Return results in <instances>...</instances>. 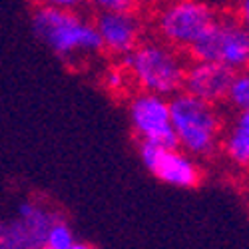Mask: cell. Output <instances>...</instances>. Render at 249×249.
I'll return each mask as SVG.
<instances>
[{"instance_id": "1", "label": "cell", "mask_w": 249, "mask_h": 249, "mask_svg": "<svg viewBox=\"0 0 249 249\" xmlns=\"http://www.w3.org/2000/svg\"><path fill=\"white\" fill-rule=\"evenodd\" d=\"M32 28L40 42L66 62H84L104 50L96 22L70 8L40 4L32 14Z\"/></svg>"}, {"instance_id": "2", "label": "cell", "mask_w": 249, "mask_h": 249, "mask_svg": "<svg viewBox=\"0 0 249 249\" xmlns=\"http://www.w3.org/2000/svg\"><path fill=\"white\" fill-rule=\"evenodd\" d=\"M124 58L130 80L140 90L176 96L183 88L188 66L178 48L165 40H143Z\"/></svg>"}, {"instance_id": "3", "label": "cell", "mask_w": 249, "mask_h": 249, "mask_svg": "<svg viewBox=\"0 0 249 249\" xmlns=\"http://www.w3.org/2000/svg\"><path fill=\"white\" fill-rule=\"evenodd\" d=\"M170 108L179 148L196 158H205L221 146L223 122L215 104L183 90L170 100Z\"/></svg>"}, {"instance_id": "4", "label": "cell", "mask_w": 249, "mask_h": 249, "mask_svg": "<svg viewBox=\"0 0 249 249\" xmlns=\"http://www.w3.org/2000/svg\"><path fill=\"white\" fill-rule=\"evenodd\" d=\"M194 60L219 62L241 72L249 68V30L239 18L217 16L213 24L203 32V36L190 48Z\"/></svg>"}, {"instance_id": "5", "label": "cell", "mask_w": 249, "mask_h": 249, "mask_svg": "<svg viewBox=\"0 0 249 249\" xmlns=\"http://www.w3.org/2000/svg\"><path fill=\"white\" fill-rule=\"evenodd\" d=\"M217 18L203 0H172L160 8L156 28L161 40L176 48H192Z\"/></svg>"}, {"instance_id": "6", "label": "cell", "mask_w": 249, "mask_h": 249, "mask_svg": "<svg viewBox=\"0 0 249 249\" xmlns=\"http://www.w3.org/2000/svg\"><path fill=\"white\" fill-rule=\"evenodd\" d=\"M128 116L140 142L158 146H179L172 124V108L165 96L142 90L130 100Z\"/></svg>"}, {"instance_id": "7", "label": "cell", "mask_w": 249, "mask_h": 249, "mask_svg": "<svg viewBox=\"0 0 249 249\" xmlns=\"http://www.w3.org/2000/svg\"><path fill=\"white\" fill-rule=\"evenodd\" d=\"M194 158L196 156L179 146H158L146 142H142L140 146V160L146 170L174 188H196L199 183L201 172Z\"/></svg>"}, {"instance_id": "8", "label": "cell", "mask_w": 249, "mask_h": 249, "mask_svg": "<svg viewBox=\"0 0 249 249\" xmlns=\"http://www.w3.org/2000/svg\"><path fill=\"white\" fill-rule=\"evenodd\" d=\"M56 219H60L58 213L50 212L48 207L34 201H22L18 205L16 217L4 221L2 233H0V245L6 249L46 247L48 230Z\"/></svg>"}, {"instance_id": "9", "label": "cell", "mask_w": 249, "mask_h": 249, "mask_svg": "<svg viewBox=\"0 0 249 249\" xmlns=\"http://www.w3.org/2000/svg\"><path fill=\"white\" fill-rule=\"evenodd\" d=\"M94 22L104 50L114 56H128L142 42V24L132 10L98 12Z\"/></svg>"}, {"instance_id": "10", "label": "cell", "mask_w": 249, "mask_h": 249, "mask_svg": "<svg viewBox=\"0 0 249 249\" xmlns=\"http://www.w3.org/2000/svg\"><path fill=\"white\" fill-rule=\"evenodd\" d=\"M233 76L235 72L219 62L194 60V64L188 66V72H185L183 90L205 102L219 104L230 96Z\"/></svg>"}, {"instance_id": "11", "label": "cell", "mask_w": 249, "mask_h": 249, "mask_svg": "<svg viewBox=\"0 0 249 249\" xmlns=\"http://www.w3.org/2000/svg\"><path fill=\"white\" fill-rule=\"evenodd\" d=\"M221 152L233 165L249 170V110L237 112L221 138Z\"/></svg>"}, {"instance_id": "12", "label": "cell", "mask_w": 249, "mask_h": 249, "mask_svg": "<svg viewBox=\"0 0 249 249\" xmlns=\"http://www.w3.org/2000/svg\"><path fill=\"white\" fill-rule=\"evenodd\" d=\"M46 247L48 249H80V247H86V245L76 239L72 227L66 221L56 219L48 230Z\"/></svg>"}, {"instance_id": "13", "label": "cell", "mask_w": 249, "mask_h": 249, "mask_svg": "<svg viewBox=\"0 0 249 249\" xmlns=\"http://www.w3.org/2000/svg\"><path fill=\"white\" fill-rule=\"evenodd\" d=\"M227 102H230L237 112L249 110V68L241 70V72H235Z\"/></svg>"}, {"instance_id": "14", "label": "cell", "mask_w": 249, "mask_h": 249, "mask_svg": "<svg viewBox=\"0 0 249 249\" xmlns=\"http://www.w3.org/2000/svg\"><path fill=\"white\" fill-rule=\"evenodd\" d=\"M86 2L98 12H110V10H132L136 0H86Z\"/></svg>"}, {"instance_id": "15", "label": "cell", "mask_w": 249, "mask_h": 249, "mask_svg": "<svg viewBox=\"0 0 249 249\" xmlns=\"http://www.w3.org/2000/svg\"><path fill=\"white\" fill-rule=\"evenodd\" d=\"M128 78H130L128 70L112 68V70H108V72H106V78H104V80H106L108 90H112V92H122L124 88H126Z\"/></svg>"}, {"instance_id": "16", "label": "cell", "mask_w": 249, "mask_h": 249, "mask_svg": "<svg viewBox=\"0 0 249 249\" xmlns=\"http://www.w3.org/2000/svg\"><path fill=\"white\" fill-rule=\"evenodd\" d=\"M40 4L44 6H56V8H70V10H76L82 2H86V0H38Z\"/></svg>"}, {"instance_id": "17", "label": "cell", "mask_w": 249, "mask_h": 249, "mask_svg": "<svg viewBox=\"0 0 249 249\" xmlns=\"http://www.w3.org/2000/svg\"><path fill=\"white\" fill-rule=\"evenodd\" d=\"M237 14L245 28L249 30V0H237Z\"/></svg>"}]
</instances>
